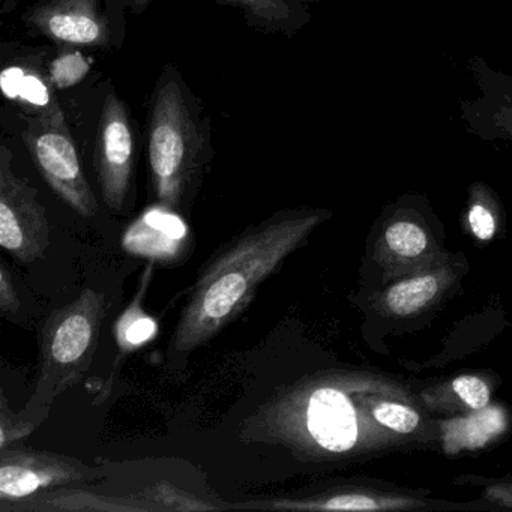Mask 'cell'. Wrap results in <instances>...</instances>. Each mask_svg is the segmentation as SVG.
Listing matches in <instances>:
<instances>
[{
  "label": "cell",
  "instance_id": "1",
  "mask_svg": "<svg viewBox=\"0 0 512 512\" xmlns=\"http://www.w3.org/2000/svg\"><path fill=\"white\" fill-rule=\"evenodd\" d=\"M403 383L359 370H326L278 389L244 428L298 460L344 463L415 446L377 421L376 404Z\"/></svg>",
  "mask_w": 512,
  "mask_h": 512
},
{
  "label": "cell",
  "instance_id": "2",
  "mask_svg": "<svg viewBox=\"0 0 512 512\" xmlns=\"http://www.w3.org/2000/svg\"><path fill=\"white\" fill-rule=\"evenodd\" d=\"M331 215L326 209H284L220 247L191 289L167 356L185 358L238 319L257 289Z\"/></svg>",
  "mask_w": 512,
  "mask_h": 512
},
{
  "label": "cell",
  "instance_id": "3",
  "mask_svg": "<svg viewBox=\"0 0 512 512\" xmlns=\"http://www.w3.org/2000/svg\"><path fill=\"white\" fill-rule=\"evenodd\" d=\"M146 109L151 199L166 211L188 212L215 157L211 118L172 62L161 70Z\"/></svg>",
  "mask_w": 512,
  "mask_h": 512
},
{
  "label": "cell",
  "instance_id": "4",
  "mask_svg": "<svg viewBox=\"0 0 512 512\" xmlns=\"http://www.w3.org/2000/svg\"><path fill=\"white\" fill-rule=\"evenodd\" d=\"M106 314V295L88 287L47 317L41 329L40 382L29 409L50 406L83 379L94 359Z\"/></svg>",
  "mask_w": 512,
  "mask_h": 512
},
{
  "label": "cell",
  "instance_id": "5",
  "mask_svg": "<svg viewBox=\"0 0 512 512\" xmlns=\"http://www.w3.org/2000/svg\"><path fill=\"white\" fill-rule=\"evenodd\" d=\"M127 11L122 0H31L22 23L58 49L115 52L124 46Z\"/></svg>",
  "mask_w": 512,
  "mask_h": 512
},
{
  "label": "cell",
  "instance_id": "6",
  "mask_svg": "<svg viewBox=\"0 0 512 512\" xmlns=\"http://www.w3.org/2000/svg\"><path fill=\"white\" fill-rule=\"evenodd\" d=\"M22 121L26 149L53 193L80 217H97L100 205L62 106L41 115H25Z\"/></svg>",
  "mask_w": 512,
  "mask_h": 512
},
{
  "label": "cell",
  "instance_id": "7",
  "mask_svg": "<svg viewBox=\"0 0 512 512\" xmlns=\"http://www.w3.org/2000/svg\"><path fill=\"white\" fill-rule=\"evenodd\" d=\"M137 124L124 98L107 85L101 101L94 142V170L104 205L128 215L136 197Z\"/></svg>",
  "mask_w": 512,
  "mask_h": 512
},
{
  "label": "cell",
  "instance_id": "8",
  "mask_svg": "<svg viewBox=\"0 0 512 512\" xmlns=\"http://www.w3.org/2000/svg\"><path fill=\"white\" fill-rule=\"evenodd\" d=\"M427 209L424 197L404 196L383 214L374 260L385 283L428 268L448 254L439 247Z\"/></svg>",
  "mask_w": 512,
  "mask_h": 512
},
{
  "label": "cell",
  "instance_id": "9",
  "mask_svg": "<svg viewBox=\"0 0 512 512\" xmlns=\"http://www.w3.org/2000/svg\"><path fill=\"white\" fill-rule=\"evenodd\" d=\"M52 245V227L37 188L14 172L13 154L0 148V247L17 262H37Z\"/></svg>",
  "mask_w": 512,
  "mask_h": 512
},
{
  "label": "cell",
  "instance_id": "10",
  "mask_svg": "<svg viewBox=\"0 0 512 512\" xmlns=\"http://www.w3.org/2000/svg\"><path fill=\"white\" fill-rule=\"evenodd\" d=\"M106 478L103 467L55 452L0 449V503L28 499L41 491L88 484Z\"/></svg>",
  "mask_w": 512,
  "mask_h": 512
},
{
  "label": "cell",
  "instance_id": "11",
  "mask_svg": "<svg viewBox=\"0 0 512 512\" xmlns=\"http://www.w3.org/2000/svg\"><path fill=\"white\" fill-rule=\"evenodd\" d=\"M470 76L479 95L460 103L467 133L485 142L512 143V76L494 70L481 56L469 61Z\"/></svg>",
  "mask_w": 512,
  "mask_h": 512
},
{
  "label": "cell",
  "instance_id": "12",
  "mask_svg": "<svg viewBox=\"0 0 512 512\" xmlns=\"http://www.w3.org/2000/svg\"><path fill=\"white\" fill-rule=\"evenodd\" d=\"M463 260L448 253L428 268L391 281L374 298L377 313L386 319L410 320L437 307L463 274Z\"/></svg>",
  "mask_w": 512,
  "mask_h": 512
},
{
  "label": "cell",
  "instance_id": "13",
  "mask_svg": "<svg viewBox=\"0 0 512 512\" xmlns=\"http://www.w3.org/2000/svg\"><path fill=\"white\" fill-rule=\"evenodd\" d=\"M427 500L413 494L374 490L370 487H338L307 497L253 500L236 503L230 509H266V511H412L425 508Z\"/></svg>",
  "mask_w": 512,
  "mask_h": 512
},
{
  "label": "cell",
  "instance_id": "14",
  "mask_svg": "<svg viewBox=\"0 0 512 512\" xmlns=\"http://www.w3.org/2000/svg\"><path fill=\"white\" fill-rule=\"evenodd\" d=\"M2 511L43 512V511H94V512H151L142 493L125 494V496H104L85 488H55L41 491L28 499L17 502L0 503Z\"/></svg>",
  "mask_w": 512,
  "mask_h": 512
},
{
  "label": "cell",
  "instance_id": "15",
  "mask_svg": "<svg viewBox=\"0 0 512 512\" xmlns=\"http://www.w3.org/2000/svg\"><path fill=\"white\" fill-rule=\"evenodd\" d=\"M241 11L248 28L260 34L293 38L311 22L308 4L301 0H214Z\"/></svg>",
  "mask_w": 512,
  "mask_h": 512
},
{
  "label": "cell",
  "instance_id": "16",
  "mask_svg": "<svg viewBox=\"0 0 512 512\" xmlns=\"http://www.w3.org/2000/svg\"><path fill=\"white\" fill-rule=\"evenodd\" d=\"M5 97L16 103L25 115H41L61 107L49 71L40 70L29 62L11 64L2 71Z\"/></svg>",
  "mask_w": 512,
  "mask_h": 512
},
{
  "label": "cell",
  "instance_id": "17",
  "mask_svg": "<svg viewBox=\"0 0 512 512\" xmlns=\"http://www.w3.org/2000/svg\"><path fill=\"white\" fill-rule=\"evenodd\" d=\"M488 407V406H487ZM476 410L467 418L448 419L439 424L443 449L457 454L461 449L484 448L490 440L499 437L508 427V418L500 407Z\"/></svg>",
  "mask_w": 512,
  "mask_h": 512
},
{
  "label": "cell",
  "instance_id": "18",
  "mask_svg": "<svg viewBox=\"0 0 512 512\" xmlns=\"http://www.w3.org/2000/svg\"><path fill=\"white\" fill-rule=\"evenodd\" d=\"M428 409L437 412H476L490 404V383L476 374H463L419 394Z\"/></svg>",
  "mask_w": 512,
  "mask_h": 512
},
{
  "label": "cell",
  "instance_id": "19",
  "mask_svg": "<svg viewBox=\"0 0 512 512\" xmlns=\"http://www.w3.org/2000/svg\"><path fill=\"white\" fill-rule=\"evenodd\" d=\"M143 220L149 224V229L142 221H139L137 223L139 226L134 229L152 236L128 232L127 241H130L131 251L157 254V257L167 256V244H170V241L179 242L185 238L184 223L176 215L161 214V220H158L157 223H152L151 218L143 217Z\"/></svg>",
  "mask_w": 512,
  "mask_h": 512
},
{
  "label": "cell",
  "instance_id": "20",
  "mask_svg": "<svg viewBox=\"0 0 512 512\" xmlns=\"http://www.w3.org/2000/svg\"><path fill=\"white\" fill-rule=\"evenodd\" d=\"M499 217L500 202L491 188L482 182L470 185L466 221L473 235L482 241L493 238Z\"/></svg>",
  "mask_w": 512,
  "mask_h": 512
},
{
  "label": "cell",
  "instance_id": "21",
  "mask_svg": "<svg viewBox=\"0 0 512 512\" xmlns=\"http://www.w3.org/2000/svg\"><path fill=\"white\" fill-rule=\"evenodd\" d=\"M143 499L148 503L151 512H193L215 511L226 506L214 505L200 499L196 494L188 493L182 488L176 487L172 482L160 481L157 484L140 490Z\"/></svg>",
  "mask_w": 512,
  "mask_h": 512
},
{
  "label": "cell",
  "instance_id": "22",
  "mask_svg": "<svg viewBox=\"0 0 512 512\" xmlns=\"http://www.w3.org/2000/svg\"><path fill=\"white\" fill-rule=\"evenodd\" d=\"M140 299L142 298H137L134 307L131 305L130 310L124 314L122 319H119L118 326H116L119 347L125 350H133L142 346L143 343L151 340L157 331L154 319L146 316L140 310Z\"/></svg>",
  "mask_w": 512,
  "mask_h": 512
},
{
  "label": "cell",
  "instance_id": "23",
  "mask_svg": "<svg viewBox=\"0 0 512 512\" xmlns=\"http://www.w3.org/2000/svg\"><path fill=\"white\" fill-rule=\"evenodd\" d=\"M55 89L70 88L88 74L89 62L79 49H59L55 59L47 65Z\"/></svg>",
  "mask_w": 512,
  "mask_h": 512
},
{
  "label": "cell",
  "instance_id": "24",
  "mask_svg": "<svg viewBox=\"0 0 512 512\" xmlns=\"http://www.w3.org/2000/svg\"><path fill=\"white\" fill-rule=\"evenodd\" d=\"M38 422L29 421L25 416L8 407L7 397H0V449L10 448L37 430Z\"/></svg>",
  "mask_w": 512,
  "mask_h": 512
},
{
  "label": "cell",
  "instance_id": "25",
  "mask_svg": "<svg viewBox=\"0 0 512 512\" xmlns=\"http://www.w3.org/2000/svg\"><path fill=\"white\" fill-rule=\"evenodd\" d=\"M19 292L7 262L0 263V311L5 317H13L20 310Z\"/></svg>",
  "mask_w": 512,
  "mask_h": 512
},
{
  "label": "cell",
  "instance_id": "26",
  "mask_svg": "<svg viewBox=\"0 0 512 512\" xmlns=\"http://www.w3.org/2000/svg\"><path fill=\"white\" fill-rule=\"evenodd\" d=\"M482 499L494 503V505L503 506V508H512V482L497 481L485 485Z\"/></svg>",
  "mask_w": 512,
  "mask_h": 512
},
{
  "label": "cell",
  "instance_id": "27",
  "mask_svg": "<svg viewBox=\"0 0 512 512\" xmlns=\"http://www.w3.org/2000/svg\"><path fill=\"white\" fill-rule=\"evenodd\" d=\"M122 2H124L125 8H127L128 11L137 14V16L145 13V11L154 4V0H122Z\"/></svg>",
  "mask_w": 512,
  "mask_h": 512
},
{
  "label": "cell",
  "instance_id": "28",
  "mask_svg": "<svg viewBox=\"0 0 512 512\" xmlns=\"http://www.w3.org/2000/svg\"><path fill=\"white\" fill-rule=\"evenodd\" d=\"M304 4H311V2H326V0H301Z\"/></svg>",
  "mask_w": 512,
  "mask_h": 512
},
{
  "label": "cell",
  "instance_id": "29",
  "mask_svg": "<svg viewBox=\"0 0 512 512\" xmlns=\"http://www.w3.org/2000/svg\"><path fill=\"white\" fill-rule=\"evenodd\" d=\"M2 2H5V0H2Z\"/></svg>",
  "mask_w": 512,
  "mask_h": 512
}]
</instances>
